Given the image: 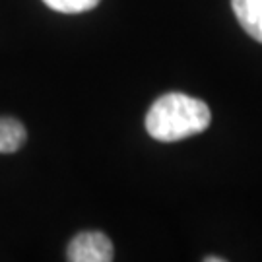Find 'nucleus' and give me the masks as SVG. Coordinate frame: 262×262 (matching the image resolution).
Returning <instances> with one entry per match:
<instances>
[{
  "instance_id": "nucleus-1",
  "label": "nucleus",
  "mask_w": 262,
  "mask_h": 262,
  "mask_svg": "<svg viewBox=\"0 0 262 262\" xmlns=\"http://www.w3.org/2000/svg\"><path fill=\"white\" fill-rule=\"evenodd\" d=\"M212 113L202 99L185 94H165L154 101L146 115V130L159 142H179L204 132Z\"/></svg>"
},
{
  "instance_id": "nucleus-2",
  "label": "nucleus",
  "mask_w": 262,
  "mask_h": 262,
  "mask_svg": "<svg viewBox=\"0 0 262 262\" xmlns=\"http://www.w3.org/2000/svg\"><path fill=\"white\" fill-rule=\"evenodd\" d=\"M70 262H111L115 258L111 239L101 231H82L66 249Z\"/></svg>"
},
{
  "instance_id": "nucleus-3",
  "label": "nucleus",
  "mask_w": 262,
  "mask_h": 262,
  "mask_svg": "<svg viewBox=\"0 0 262 262\" xmlns=\"http://www.w3.org/2000/svg\"><path fill=\"white\" fill-rule=\"evenodd\" d=\"M231 8L241 28L262 43V0H231Z\"/></svg>"
},
{
  "instance_id": "nucleus-4",
  "label": "nucleus",
  "mask_w": 262,
  "mask_h": 262,
  "mask_svg": "<svg viewBox=\"0 0 262 262\" xmlns=\"http://www.w3.org/2000/svg\"><path fill=\"white\" fill-rule=\"evenodd\" d=\"M26 126L12 117H0V154H14L26 144Z\"/></svg>"
},
{
  "instance_id": "nucleus-5",
  "label": "nucleus",
  "mask_w": 262,
  "mask_h": 262,
  "mask_svg": "<svg viewBox=\"0 0 262 262\" xmlns=\"http://www.w3.org/2000/svg\"><path fill=\"white\" fill-rule=\"evenodd\" d=\"M51 10L62 14H82L94 10L101 0H43Z\"/></svg>"
},
{
  "instance_id": "nucleus-6",
  "label": "nucleus",
  "mask_w": 262,
  "mask_h": 262,
  "mask_svg": "<svg viewBox=\"0 0 262 262\" xmlns=\"http://www.w3.org/2000/svg\"><path fill=\"white\" fill-rule=\"evenodd\" d=\"M225 258H217V256H206L204 262H224Z\"/></svg>"
}]
</instances>
